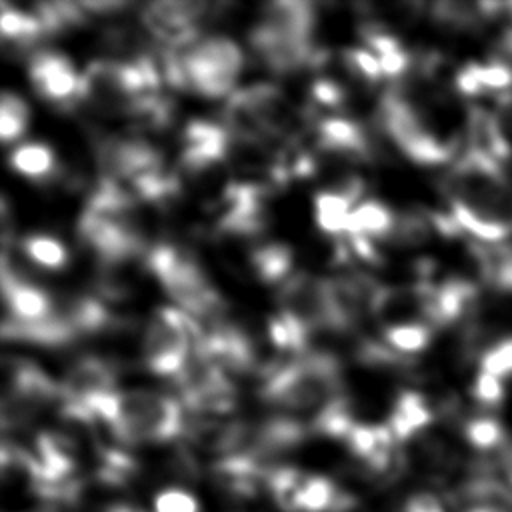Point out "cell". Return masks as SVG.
<instances>
[{"mask_svg":"<svg viewBox=\"0 0 512 512\" xmlns=\"http://www.w3.org/2000/svg\"><path fill=\"white\" fill-rule=\"evenodd\" d=\"M450 216L484 242H500L512 230V184L500 162L470 148L450 170L444 186Z\"/></svg>","mask_w":512,"mask_h":512,"instance_id":"cell-1","label":"cell"},{"mask_svg":"<svg viewBox=\"0 0 512 512\" xmlns=\"http://www.w3.org/2000/svg\"><path fill=\"white\" fill-rule=\"evenodd\" d=\"M90 422H102L126 446L168 442L184 432L180 400L150 390H116L92 400Z\"/></svg>","mask_w":512,"mask_h":512,"instance_id":"cell-2","label":"cell"},{"mask_svg":"<svg viewBox=\"0 0 512 512\" xmlns=\"http://www.w3.org/2000/svg\"><path fill=\"white\" fill-rule=\"evenodd\" d=\"M344 396L342 368L330 352H306L274 368L260 386V398L288 412H312V418Z\"/></svg>","mask_w":512,"mask_h":512,"instance_id":"cell-3","label":"cell"},{"mask_svg":"<svg viewBox=\"0 0 512 512\" xmlns=\"http://www.w3.org/2000/svg\"><path fill=\"white\" fill-rule=\"evenodd\" d=\"M146 268L156 276L180 310L210 328L224 318V300L198 260L184 248L160 242L146 252Z\"/></svg>","mask_w":512,"mask_h":512,"instance_id":"cell-4","label":"cell"},{"mask_svg":"<svg viewBox=\"0 0 512 512\" xmlns=\"http://www.w3.org/2000/svg\"><path fill=\"white\" fill-rule=\"evenodd\" d=\"M204 338V326L180 308L154 310L144 326L140 358L148 372L176 380Z\"/></svg>","mask_w":512,"mask_h":512,"instance_id":"cell-5","label":"cell"},{"mask_svg":"<svg viewBox=\"0 0 512 512\" xmlns=\"http://www.w3.org/2000/svg\"><path fill=\"white\" fill-rule=\"evenodd\" d=\"M186 90L204 98L226 96L240 76L242 48L226 36H208L178 50Z\"/></svg>","mask_w":512,"mask_h":512,"instance_id":"cell-6","label":"cell"},{"mask_svg":"<svg viewBox=\"0 0 512 512\" xmlns=\"http://www.w3.org/2000/svg\"><path fill=\"white\" fill-rule=\"evenodd\" d=\"M278 306L280 316L306 338L320 330H332L326 278L310 272L290 274L278 288Z\"/></svg>","mask_w":512,"mask_h":512,"instance_id":"cell-7","label":"cell"},{"mask_svg":"<svg viewBox=\"0 0 512 512\" xmlns=\"http://www.w3.org/2000/svg\"><path fill=\"white\" fill-rule=\"evenodd\" d=\"M212 12L206 2L160 0L150 2L140 12V22L164 48H188L200 40V22Z\"/></svg>","mask_w":512,"mask_h":512,"instance_id":"cell-8","label":"cell"},{"mask_svg":"<svg viewBox=\"0 0 512 512\" xmlns=\"http://www.w3.org/2000/svg\"><path fill=\"white\" fill-rule=\"evenodd\" d=\"M32 88L44 100L70 108L80 102V74L72 60L56 50H36L28 62Z\"/></svg>","mask_w":512,"mask_h":512,"instance_id":"cell-9","label":"cell"},{"mask_svg":"<svg viewBox=\"0 0 512 512\" xmlns=\"http://www.w3.org/2000/svg\"><path fill=\"white\" fill-rule=\"evenodd\" d=\"M232 134L224 124L208 120H192L182 132L180 168L186 174H204L228 160Z\"/></svg>","mask_w":512,"mask_h":512,"instance_id":"cell-10","label":"cell"},{"mask_svg":"<svg viewBox=\"0 0 512 512\" xmlns=\"http://www.w3.org/2000/svg\"><path fill=\"white\" fill-rule=\"evenodd\" d=\"M314 132L316 146L326 154L348 162H366L374 156L376 144L370 138L368 128L348 116H322L316 122Z\"/></svg>","mask_w":512,"mask_h":512,"instance_id":"cell-11","label":"cell"},{"mask_svg":"<svg viewBox=\"0 0 512 512\" xmlns=\"http://www.w3.org/2000/svg\"><path fill=\"white\" fill-rule=\"evenodd\" d=\"M276 502L288 512H344L352 506L350 494L332 480L304 472Z\"/></svg>","mask_w":512,"mask_h":512,"instance_id":"cell-12","label":"cell"},{"mask_svg":"<svg viewBox=\"0 0 512 512\" xmlns=\"http://www.w3.org/2000/svg\"><path fill=\"white\" fill-rule=\"evenodd\" d=\"M350 452L366 464L372 472L386 474L396 456V438L388 424H362L356 422L344 438Z\"/></svg>","mask_w":512,"mask_h":512,"instance_id":"cell-13","label":"cell"},{"mask_svg":"<svg viewBox=\"0 0 512 512\" xmlns=\"http://www.w3.org/2000/svg\"><path fill=\"white\" fill-rule=\"evenodd\" d=\"M432 408L428 400L416 390H402L394 400L388 428L394 434L396 442H406L432 422Z\"/></svg>","mask_w":512,"mask_h":512,"instance_id":"cell-14","label":"cell"},{"mask_svg":"<svg viewBox=\"0 0 512 512\" xmlns=\"http://www.w3.org/2000/svg\"><path fill=\"white\" fill-rule=\"evenodd\" d=\"M398 214L380 200H362L352 208L346 234L364 236L372 242H388ZM344 234V236H346Z\"/></svg>","mask_w":512,"mask_h":512,"instance_id":"cell-15","label":"cell"},{"mask_svg":"<svg viewBox=\"0 0 512 512\" xmlns=\"http://www.w3.org/2000/svg\"><path fill=\"white\" fill-rule=\"evenodd\" d=\"M512 86V64L488 62L466 64L456 74V88L464 96H480L484 92H502Z\"/></svg>","mask_w":512,"mask_h":512,"instance_id":"cell-16","label":"cell"},{"mask_svg":"<svg viewBox=\"0 0 512 512\" xmlns=\"http://www.w3.org/2000/svg\"><path fill=\"white\" fill-rule=\"evenodd\" d=\"M12 170L30 180H52L60 174L54 150L42 142L18 144L8 158Z\"/></svg>","mask_w":512,"mask_h":512,"instance_id":"cell-17","label":"cell"},{"mask_svg":"<svg viewBox=\"0 0 512 512\" xmlns=\"http://www.w3.org/2000/svg\"><path fill=\"white\" fill-rule=\"evenodd\" d=\"M356 204L338 190H320L314 194V220L316 226L334 238H340L348 230L350 214Z\"/></svg>","mask_w":512,"mask_h":512,"instance_id":"cell-18","label":"cell"},{"mask_svg":"<svg viewBox=\"0 0 512 512\" xmlns=\"http://www.w3.org/2000/svg\"><path fill=\"white\" fill-rule=\"evenodd\" d=\"M458 500L466 510H498L512 512V490L492 478H474L458 492Z\"/></svg>","mask_w":512,"mask_h":512,"instance_id":"cell-19","label":"cell"},{"mask_svg":"<svg viewBox=\"0 0 512 512\" xmlns=\"http://www.w3.org/2000/svg\"><path fill=\"white\" fill-rule=\"evenodd\" d=\"M292 260V250L284 242L258 244L250 254V264L256 276L266 284L284 282L290 276Z\"/></svg>","mask_w":512,"mask_h":512,"instance_id":"cell-20","label":"cell"},{"mask_svg":"<svg viewBox=\"0 0 512 512\" xmlns=\"http://www.w3.org/2000/svg\"><path fill=\"white\" fill-rule=\"evenodd\" d=\"M22 254L44 270H62L70 262V254L64 242L50 234H28L20 240Z\"/></svg>","mask_w":512,"mask_h":512,"instance_id":"cell-21","label":"cell"},{"mask_svg":"<svg viewBox=\"0 0 512 512\" xmlns=\"http://www.w3.org/2000/svg\"><path fill=\"white\" fill-rule=\"evenodd\" d=\"M432 338V326L422 320L400 322L382 328V342L400 356L422 352Z\"/></svg>","mask_w":512,"mask_h":512,"instance_id":"cell-22","label":"cell"},{"mask_svg":"<svg viewBox=\"0 0 512 512\" xmlns=\"http://www.w3.org/2000/svg\"><path fill=\"white\" fill-rule=\"evenodd\" d=\"M0 28L2 36L20 48H30L38 38L44 36L42 24L34 12H24L8 2H2Z\"/></svg>","mask_w":512,"mask_h":512,"instance_id":"cell-23","label":"cell"},{"mask_svg":"<svg viewBox=\"0 0 512 512\" xmlns=\"http://www.w3.org/2000/svg\"><path fill=\"white\" fill-rule=\"evenodd\" d=\"M432 228H436L432 214L408 210L404 214H398L396 226H394L388 242H392L394 246H402V248L420 246L426 242Z\"/></svg>","mask_w":512,"mask_h":512,"instance_id":"cell-24","label":"cell"},{"mask_svg":"<svg viewBox=\"0 0 512 512\" xmlns=\"http://www.w3.org/2000/svg\"><path fill=\"white\" fill-rule=\"evenodd\" d=\"M30 122V108L14 92H4L0 102V138L4 144H12L22 138Z\"/></svg>","mask_w":512,"mask_h":512,"instance_id":"cell-25","label":"cell"},{"mask_svg":"<svg viewBox=\"0 0 512 512\" xmlns=\"http://www.w3.org/2000/svg\"><path fill=\"white\" fill-rule=\"evenodd\" d=\"M464 438L478 450H494L504 444L506 432L492 416H476L464 424Z\"/></svg>","mask_w":512,"mask_h":512,"instance_id":"cell-26","label":"cell"},{"mask_svg":"<svg viewBox=\"0 0 512 512\" xmlns=\"http://www.w3.org/2000/svg\"><path fill=\"white\" fill-rule=\"evenodd\" d=\"M480 260L486 280L500 290L512 292V248L480 250Z\"/></svg>","mask_w":512,"mask_h":512,"instance_id":"cell-27","label":"cell"},{"mask_svg":"<svg viewBox=\"0 0 512 512\" xmlns=\"http://www.w3.org/2000/svg\"><path fill=\"white\" fill-rule=\"evenodd\" d=\"M482 372L506 378L512 374V338H504L484 352L480 358Z\"/></svg>","mask_w":512,"mask_h":512,"instance_id":"cell-28","label":"cell"},{"mask_svg":"<svg viewBox=\"0 0 512 512\" xmlns=\"http://www.w3.org/2000/svg\"><path fill=\"white\" fill-rule=\"evenodd\" d=\"M310 98L320 108L338 110L346 100V90L338 80L330 76H320L310 84Z\"/></svg>","mask_w":512,"mask_h":512,"instance_id":"cell-29","label":"cell"},{"mask_svg":"<svg viewBox=\"0 0 512 512\" xmlns=\"http://www.w3.org/2000/svg\"><path fill=\"white\" fill-rule=\"evenodd\" d=\"M152 512H200V506L194 494L182 488H166L156 494Z\"/></svg>","mask_w":512,"mask_h":512,"instance_id":"cell-30","label":"cell"},{"mask_svg":"<svg viewBox=\"0 0 512 512\" xmlns=\"http://www.w3.org/2000/svg\"><path fill=\"white\" fill-rule=\"evenodd\" d=\"M472 394L478 402L482 404H488V406H496L504 400V384H502V378L494 376V374H488V372H482L476 376L474 384H472Z\"/></svg>","mask_w":512,"mask_h":512,"instance_id":"cell-31","label":"cell"},{"mask_svg":"<svg viewBox=\"0 0 512 512\" xmlns=\"http://www.w3.org/2000/svg\"><path fill=\"white\" fill-rule=\"evenodd\" d=\"M400 512H444V506L434 494L418 492L404 500Z\"/></svg>","mask_w":512,"mask_h":512,"instance_id":"cell-32","label":"cell"},{"mask_svg":"<svg viewBox=\"0 0 512 512\" xmlns=\"http://www.w3.org/2000/svg\"><path fill=\"white\" fill-rule=\"evenodd\" d=\"M96 512H142V510L132 504H126V502H114V504H106V506L98 508Z\"/></svg>","mask_w":512,"mask_h":512,"instance_id":"cell-33","label":"cell"},{"mask_svg":"<svg viewBox=\"0 0 512 512\" xmlns=\"http://www.w3.org/2000/svg\"><path fill=\"white\" fill-rule=\"evenodd\" d=\"M504 472H506L508 482H510V486H512V448L504 454Z\"/></svg>","mask_w":512,"mask_h":512,"instance_id":"cell-34","label":"cell"},{"mask_svg":"<svg viewBox=\"0 0 512 512\" xmlns=\"http://www.w3.org/2000/svg\"><path fill=\"white\" fill-rule=\"evenodd\" d=\"M464 512H498V510H480V508H476V510H464Z\"/></svg>","mask_w":512,"mask_h":512,"instance_id":"cell-35","label":"cell"}]
</instances>
